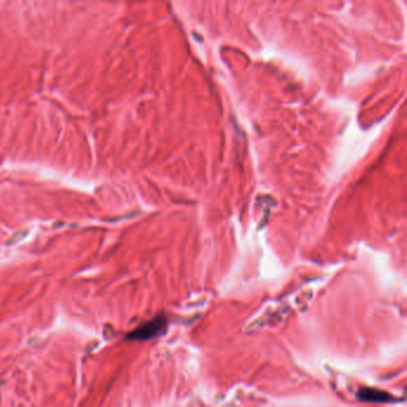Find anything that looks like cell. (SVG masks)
I'll list each match as a JSON object with an SVG mask.
<instances>
[{
	"label": "cell",
	"instance_id": "cell-1",
	"mask_svg": "<svg viewBox=\"0 0 407 407\" xmlns=\"http://www.w3.org/2000/svg\"><path fill=\"white\" fill-rule=\"evenodd\" d=\"M166 319L164 316H156L149 320V321L145 322L144 325H141L140 328L135 330V331L129 336L131 339L137 340H148L158 337L166 329Z\"/></svg>",
	"mask_w": 407,
	"mask_h": 407
},
{
	"label": "cell",
	"instance_id": "cell-2",
	"mask_svg": "<svg viewBox=\"0 0 407 407\" xmlns=\"http://www.w3.org/2000/svg\"><path fill=\"white\" fill-rule=\"evenodd\" d=\"M356 396L361 401L371 403H392L396 402V398L391 393L382 391V389L362 387L357 391Z\"/></svg>",
	"mask_w": 407,
	"mask_h": 407
}]
</instances>
